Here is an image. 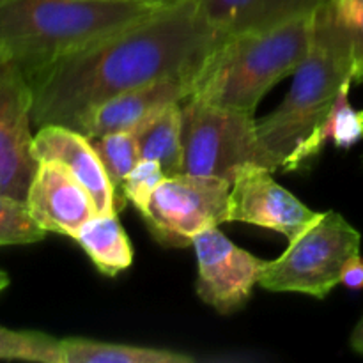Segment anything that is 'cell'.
Masks as SVG:
<instances>
[{"mask_svg": "<svg viewBox=\"0 0 363 363\" xmlns=\"http://www.w3.org/2000/svg\"><path fill=\"white\" fill-rule=\"evenodd\" d=\"M222 39L204 20L197 0L163 7L28 78L32 126L77 130L87 113L121 92L167 78L194 85L195 74Z\"/></svg>", "mask_w": 363, "mask_h": 363, "instance_id": "obj_1", "label": "cell"}, {"mask_svg": "<svg viewBox=\"0 0 363 363\" xmlns=\"http://www.w3.org/2000/svg\"><path fill=\"white\" fill-rule=\"evenodd\" d=\"M163 7L137 0H0V53L28 80L60 57Z\"/></svg>", "mask_w": 363, "mask_h": 363, "instance_id": "obj_2", "label": "cell"}, {"mask_svg": "<svg viewBox=\"0 0 363 363\" xmlns=\"http://www.w3.org/2000/svg\"><path fill=\"white\" fill-rule=\"evenodd\" d=\"M314 23L315 11L223 38L195 74L191 98L254 113L273 85L296 73L311 48Z\"/></svg>", "mask_w": 363, "mask_h": 363, "instance_id": "obj_3", "label": "cell"}, {"mask_svg": "<svg viewBox=\"0 0 363 363\" xmlns=\"http://www.w3.org/2000/svg\"><path fill=\"white\" fill-rule=\"evenodd\" d=\"M347 82H353L351 45L328 2L315 11L311 48L294 73L289 92L269 116L257 121L266 169H284L287 158L321 126Z\"/></svg>", "mask_w": 363, "mask_h": 363, "instance_id": "obj_4", "label": "cell"}, {"mask_svg": "<svg viewBox=\"0 0 363 363\" xmlns=\"http://www.w3.org/2000/svg\"><path fill=\"white\" fill-rule=\"evenodd\" d=\"M362 234L339 211L321 213L287 250L266 261L259 286L273 293H300L325 300L340 284L342 269L360 254Z\"/></svg>", "mask_w": 363, "mask_h": 363, "instance_id": "obj_5", "label": "cell"}, {"mask_svg": "<svg viewBox=\"0 0 363 363\" xmlns=\"http://www.w3.org/2000/svg\"><path fill=\"white\" fill-rule=\"evenodd\" d=\"M183 172L233 183L245 165H262L254 113L199 98L181 103ZM266 169V167H264Z\"/></svg>", "mask_w": 363, "mask_h": 363, "instance_id": "obj_6", "label": "cell"}, {"mask_svg": "<svg viewBox=\"0 0 363 363\" xmlns=\"http://www.w3.org/2000/svg\"><path fill=\"white\" fill-rule=\"evenodd\" d=\"M230 186L220 177L169 176L156 188L142 218L162 247L186 248L199 233L227 222Z\"/></svg>", "mask_w": 363, "mask_h": 363, "instance_id": "obj_7", "label": "cell"}, {"mask_svg": "<svg viewBox=\"0 0 363 363\" xmlns=\"http://www.w3.org/2000/svg\"><path fill=\"white\" fill-rule=\"evenodd\" d=\"M191 247L197 259L199 298L223 315L243 308L266 261L234 245L218 227L199 233Z\"/></svg>", "mask_w": 363, "mask_h": 363, "instance_id": "obj_8", "label": "cell"}, {"mask_svg": "<svg viewBox=\"0 0 363 363\" xmlns=\"http://www.w3.org/2000/svg\"><path fill=\"white\" fill-rule=\"evenodd\" d=\"M30 110L27 78L0 53V194L23 202L38 169L32 155Z\"/></svg>", "mask_w": 363, "mask_h": 363, "instance_id": "obj_9", "label": "cell"}, {"mask_svg": "<svg viewBox=\"0 0 363 363\" xmlns=\"http://www.w3.org/2000/svg\"><path fill=\"white\" fill-rule=\"evenodd\" d=\"M272 170L245 165L238 170L229 195L227 222H243L284 234L294 241L305 233L321 213L298 201L289 190L277 183Z\"/></svg>", "mask_w": 363, "mask_h": 363, "instance_id": "obj_10", "label": "cell"}, {"mask_svg": "<svg viewBox=\"0 0 363 363\" xmlns=\"http://www.w3.org/2000/svg\"><path fill=\"white\" fill-rule=\"evenodd\" d=\"M25 204L46 233L69 238L77 236L80 227L98 215L87 188L55 160L38 162Z\"/></svg>", "mask_w": 363, "mask_h": 363, "instance_id": "obj_11", "label": "cell"}, {"mask_svg": "<svg viewBox=\"0 0 363 363\" xmlns=\"http://www.w3.org/2000/svg\"><path fill=\"white\" fill-rule=\"evenodd\" d=\"M194 85L190 82L167 78L121 92L87 113L77 131L89 140H94L117 131L135 130L165 106L186 101Z\"/></svg>", "mask_w": 363, "mask_h": 363, "instance_id": "obj_12", "label": "cell"}, {"mask_svg": "<svg viewBox=\"0 0 363 363\" xmlns=\"http://www.w3.org/2000/svg\"><path fill=\"white\" fill-rule=\"evenodd\" d=\"M32 155L38 162H60L91 194L98 213H117L116 190L108 179L101 158L87 137L59 124L38 128L32 140Z\"/></svg>", "mask_w": 363, "mask_h": 363, "instance_id": "obj_13", "label": "cell"}, {"mask_svg": "<svg viewBox=\"0 0 363 363\" xmlns=\"http://www.w3.org/2000/svg\"><path fill=\"white\" fill-rule=\"evenodd\" d=\"M330 0H197L204 20L222 38L262 30L314 13Z\"/></svg>", "mask_w": 363, "mask_h": 363, "instance_id": "obj_14", "label": "cell"}, {"mask_svg": "<svg viewBox=\"0 0 363 363\" xmlns=\"http://www.w3.org/2000/svg\"><path fill=\"white\" fill-rule=\"evenodd\" d=\"M353 82L344 84L321 126L287 158L282 170H300L305 163L323 151L330 140L339 149H351L363 138V108H354L350 103V89Z\"/></svg>", "mask_w": 363, "mask_h": 363, "instance_id": "obj_15", "label": "cell"}, {"mask_svg": "<svg viewBox=\"0 0 363 363\" xmlns=\"http://www.w3.org/2000/svg\"><path fill=\"white\" fill-rule=\"evenodd\" d=\"M99 273L116 277L133 262V248L117 213H98L73 238Z\"/></svg>", "mask_w": 363, "mask_h": 363, "instance_id": "obj_16", "label": "cell"}, {"mask_svg": "<svg viewBox=\"0 0 363 363\" xmlns=\"http://www.w3.org/2000/svg\"><path fill=\"white\" fill-rule=\"evenodd\" d=\"M140 160H155L169 176L183 174L181 103L165 106L135 128Z\"/></svg>", "mask_w": 363, "mask_h": 363, "instance_id": "obj_17", "label": "cell"}, {"mask_svg": "<svg viewBox=\"0 0 363 363\" xmlns=\"http://www.w3.org/2000/svg\"><path fill=\"white\" fill-rule=\"evenodd\" d=\"M62 363H191V354L130 344L69 337L62 339Z\"/></svg>", "mask_w": 363, "mask_h": 363, "instance_id": "obj_18", "label": "cell"}, {"mask_svg": "<svg viewBox=\"0 0 363 363\" xmlns=\"http://www.w3.org/2000/svg\"><path fill=\"white\" fill-rule=\"evenodd\" d=\"M94 145L96 152L101 158L103 167H105L108 179L116 190V208L117 213L123 209L126 202L123 201V183L128 174L133 170V167L140 162V149H138L137 131H117V133L105 135L91 140Z\"/></svg>", "mask_w": 363, "mask_h": 363, "instance_id": "obj_19", "label": "cell"}, {"mask_svg": "<svg viewBox=\"0 0 363 363\" xmlns=\"http://www.w3.org/2000/svg\"><path fill=\"white\" fill-rule=\"evenodd\" d=\"M0 358L38 363H62V342L41 332L0 326Z\"/></svg>", "mask_w": 363, "mask_h": 363, "instance_id": "obj_20", "label": "cell"}, {"mask_svg": "<svg viewBox=\"0 0 363 363\" xmlns=\"http://www.w3.org/2000/svg\"><path fill=\"white\" fill-rule=\"evenodd\" d=\"M46 234L32 218L23 201L0 194V247L38 243L45 240Z\"/></svg>", "mask_w": 363, "mask_h": 363, "instance_id": "obj_21", "label": "cell"}, {"mask_svg": "<svg viewBox=\"0 0 363 363\" xmlns=\"http://www.w3.org/2000/svg\"><path fill=\"white\" fill-rule=\"evenodd\" d=\"M330 9L351 45L353 82L363 84V0H330Z\"/></svg>", "mask_w": 363, "mask_h": 363, "instance_id": "obj_22", "label": "cell"}, {"mask_svg": "<svg viewBox=\"0 0 363 363\" xmlns=\"http://www.w3.org/2000/svg\"><path fill=\"white\" fill-rule=\"evenodd\" d=\"M165 177L167 174L163 172L158 162L140 160L124 179L123 190H121L123 201L133 204V208H137V211L142 215L149 208L156 188L165 181Z\"/></svg>", "mask_w": 363, "mask_h": 363, "instance_id": "obj_23", "label": "cell"}, {"mask_svg": "<svg viewBox=\"0 0 363 363\" xmlns=\"http://www.w3.org/2000/svg\"><path fill=\"white\" fill-rule=\"evenodd\" d=\"M340 284L353 291L363 289V257L362 254L353 255L350 261L346 262L342 269V277H340Z\"/></svg>", "mask_w": 363, "mask_h": 363, "instance_id": "obj_24", "label": "cell"}, {"mask_svg": "<svg viewBox=\"0 0 363 363\" xmlns=\"http://www.w3.org/2000/svg\"><path fill=\"white\" fill-rule=\"evenodd\" d=\"M350 342L353 351H357L358 354H363V315L360 318V321L357 323V326H354Z\"/></svg>", "mask_w": 363, "mask_h": 363, "instance_id": "obj_25", "label": "cell"}, {"mask_svg": "<svg viewBox=\"0 0 363 363\" xmlns=\"http://www.w3.org/2000/svg\"><path fill=\"white\" fill-rule=\"evenodd\" d=\"M7 286H9V277H7V273H4L2 269H0V291L6 289Z\"/></svg>", "mask_w": 363, "mask_h": 363, "instance_id": "obj_26", "label": "cell"}, {"mask_svg": "<svg viewBox=\"0 0 363 363\" xmlns=\"http://www.w3.org/2000/svg\"><path fill=\"white\" fill-rule=\"evenodd\" d=\"M137 2H151V4H162V6H170V4H176L179 0H137Z\"/></svg>", "mask_w": 363, "mask_h": 363, "instance_id": "obj_27", "label": "cell"}]
</instances>
